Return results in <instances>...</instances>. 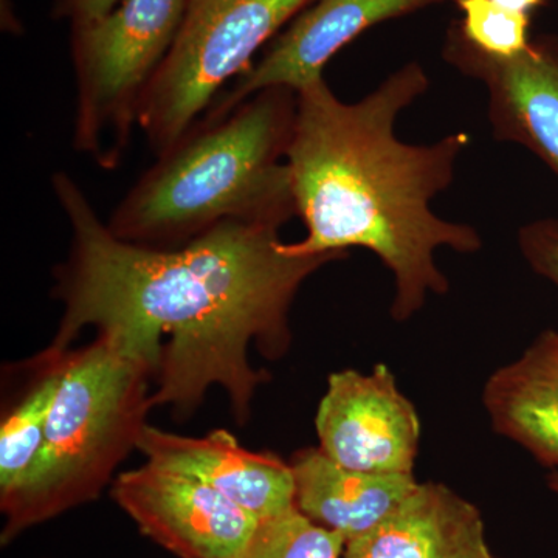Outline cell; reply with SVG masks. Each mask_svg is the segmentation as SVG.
<instances>
[{
	"label": "cell",
	"instance_id": "6da1fadb",
	"mask_svg": "<svg viewBox=\"0 0 558 558\" xmlns=\"http://www.w3.org/2000/svg\"><path fill=\"white\" fill-rule=\"evenodd\" d=\"M51 186L72 244L57 271L64 314L43 355L64 354L81 330L95 326L153 369L159 381L153 407L190 413L219 385L244 424L266 380L250 365V344L281 357L301 286L348 253L293 255L279 227L236 220L180 247L132 244L110 231L69 174L54 172Z\"/></svg>",
	"mask_w": 558,
	"mask_h": 558
},
{
	"label": "cell",
	"instance_id": "7a4b0ae2",
	"mask_svg": "<svg viewBox=\"0 0 558 558\" xmlns=\"http://www.w3.org/2000/svg\"><path fill=\"white\" fill-rule=\"evenodd\" d=\"M418 62L391 73L357 102L341 101L319 78L299 94L288 149L296 216L306 236L286 244L293 255L373 252L395 279L391 317L405 323L429 295H446L450 282L436 264L440 247L458 253L483 248L478 231L440 219L429 202L449 189L468 148V132L433 145H409L396 121L428 90Z\"/></svg>",
	"mask_w": 558,
	"mask_h": 558
},
{
	"label": "cell",
	"instance_id": "3957f363",
	"mask_svg": "<svg viewBox=\"0 0 558 558\" xmlns=\"http://www.w3.org/2000/svg\"><path fill=\"white\" fill-rule=\"evenodd\" d=\"M299 94L269 87L226 119L197 123L128 191L108 227L148 247L189 244L223 222L281 229L296 216L286 156Z\"/></svg>",
	"mask_w": 558,
	"mask_h": 558
},
{
	"label": "cell",
	"instance_id": "277c9868",
	"mask_svg": "<svg viewBox=\"0 0 558 558\" xmlns=\"http://www.w3.org/2000/svg\"><path fill=\"white\" fill-rule=\"evenodd\" d=\"M57 384L38 469L3 509V539L97 498L121 461L137 449L153 409V369L112 337L54 357Z\"/></svg>",
	"mask_w": 558,
	"mask_h": 558
},
{
	"label": "cell",
	"instance_id": "5b68a950",
	"mask_svg": "<svg viewBox=\"0 0 558 558\" xmlns=\"http://www.w3.org/2000/svg\"><path fill=\"white\" fill-rule=\"evenodd\" d=\"M189 0H123L101 20L70 27L76 81L73 145L116 170L138 126L143 97L174 46Z\"/></svg>",
	"mask_w": 558,
	"mask_h": 558
},
{
	"label": "cell",
	"instance_id": "8992f818",
	"mask_svg": "<svg viewBox=\"0 0 558 558\" xmlns=\"http://www.w3.org/2000/svg\"><path fill=\"white\" fill-rule=\"evenodd\" d=\"M312 2L189 0L178 39L140 106L138 128L156 157L185 137L219 90L244 75L256 51Z\"/></svg>",
	"mask_w": 558,
	"mask_h": 558
},
{
	"label": "cell",
	"instance_id": "52a82bcc",
	"mask_svg": "<svg viewBox=\"0 0 558 558\" xmlns=\"http://www.w3.org/2000/svg\"><path fill=\"white\" fill-rule=\"evenodd\" d=\"M315 428L319 449L343 468L377 475H414L421 418L385 363H377L369 373L343 369L330 374Z\"/></svg>",
	"mask_w": 558,
	"mask_h": 558
},
{
	"label": "cell",
	"instance_id": "ba28073f",
	"mask_svg": "<svg viewBox=\"0 0 558 558\" xmlns=\"http://www.w3.org/2000/svg\"><path fill=\"white\" fill-rule=\"evenodd\" d=\"M112 497L180 558H241L260 523L205 481L149 461L117 476Z\"/></svg>",
	"mask_w": 558,
	"mask_h": 558
},
{
	"label": "cell",
	"instance_id": "9c48e42d",
	"mask_svg": "<svg viewBox=\"0 0 558 558\" xmlns=\"http://www.w3.org/2000/svg\"><path fill=\"white\" fill-rule=\"evenodd\" d=\"M444 60L481 81L494 137L532 150L558 175V38L542 36L512 58L484 53L450 28Z\"/></svg>",
	"mask_w": 558,
	"mask_h": 558
},
{
	"label": "cell",
	"instance_id": "30bf717a",
	"mask_svg": "<svg viewBox=\"0 0 558 558\" xmlns=\"http://www.w3.org/2000/svg\"><path fill=\"white\" fill-rule=\"evenodd\" d=\"M442 2L447 0H317L213 102L199 123L226 119L252 95L269 87L299 92L323 78L326 64L368 28Z\"/></svg>",
	"mask_w": 558,
	"mask_h": 558
},
{
	"label": "cell",
	"instance_id": "8fae6325",
	"mask_svg": "<svg viewBox=\"0 0 558 558\" xmlns=\"http://www.w3.org/2000/svg\"><path fill=\"white\" fill-rule=\"evenodd\" d=\"M137 449L154 464L205 481L258 521L296 508L290 462L245 450L226 429L186 438L146 425Z\"/></svg>",
	"mask_w": 558,
	"mask_h": 558
},
{
	"label": "cell",
	"instance_id": "7c38bea8",
	"mask_svg": "<svg viewBox=\"0 0 558 558\" xmlns=\"http://www.w3.org/2000/svg\"><path fill=\"white\" fill-rule=\"evenodd\" d=\"M481 510L444 483H418L388 519L347 543L341 558H488Z\"/></svg>",
	"mask_w": 558,
	"mask_h": 558
},
{
	"label": "cell",
	"instance_id": "4fadbf2b",
	"mask_svg": "<svg viewBox=\"0 0 558 558\" xmlns=\"http://www.w3.org/2000/svg\"><path fill=\"white\" fill-rule=\"evenodd\" d=\"M481 400L497 435L558 470V330L539 333L519 359L495 369Z\"/></svg>",
	"mask_w": 558,
	"mask_h": 558
},
{
	"label": "cell",
	"instance_id": "5bb4252c",
	"mask_svg": "<svg viewBox=\"0 0 558 558\" xmlns=\"http://www.w3.org/2000/svg\"><path fill=\"white\" fill-rule=\"evenodd\" d=\"M290 468L296 509L347 543L388 519L418 486L414 475H377L343 468L319 447L296 451Z\"/></svg>",
	"mask_w": 558,
	"mask_h": 558
},
{
	"label": "cell",
	"instance_id": "9a60e30c",
	"mask_svg": "<svg viewBox=\"0 0 558 558\" xmlns=\"http://www.w3.org/2000/svg\"><path fill=\"white\" fill-rule=\"evenodd\" d=\"M40 374L21 402L10 411L0 432V501L2 510L13 505L31 483L46 447L57 368L50 359H39Z\"/></svg>",
	"mask_w": 558,
	"mask_h": 558
},
{
	"label": "cell",
	"instance_id": "2e32d148",
	"mask_svg": "<svg viewBox=\"0 0 558 558\" xmlns=\"http://www.w3.org/2000/svg\"><path fill=\"white\" fill-rule=\"evenodd\" d=\"M347 539L319 526L293 508L260 521L255 537L241 558H341Z\"/></svg>",
	"mask_w": 558,
	"mask_h": 558
},
{
	"label": "cell",
	"instance_id": "e0dca14e",
	"mask_svg": "<svg viewBox=\"0 0 558 558\" xmlns=\"http://www.w3.org/2000/svg\"><path fill=\"white\" fill-rule=\"evenodd\" d=\"M462 20L457 28L473 47L497 58H512L531 44V14L501 9L492 0H454Z\"/></svg>",
	"mask_w": 558,
	"mask_h": 558
},
{
	"label": "cell",
	"instance_id": "ac0fdd59",
	"mask_svg": "<svg viewBox=\"0 0 558 558\" xmlns=\"http://www.w3.org/2000/svg\"><path fill=\"white\" fill-rule=\"evenodd\" d=\"M519 247L529 267L558 288V219L535 220L521 227Z\"/></svg>",
	"mask_w": 558,
	"mask_h": 558
},
{
	"label": "cell",
	"instance_id": "d6986e66",
	"mask_svg": "<svg viewBox=\"0 0 558 558\" xmlns=\"http://www.w3.org/2000/svg\"><path fill=\"white\" fill-rule=\"evenodd\" d=\"M121 2L123 0H51V16L76 27L101 20Z\"/></svg>",
	"mask_w": 558,
	"mask_h": 558
},
{
	"label": "cell",
	"instance_id": "ffe728a7",
	"mask_svg": "<svg viewBox=\"0 0 558 558\" xmlns=\"http://www.w3.org/2000/svg\"><path fill=\"white\" fill-rule=\"evenodd\" d=\"M492 2L515 13L531 14V11L545 5L548 0H492Z\"/></svg>",
	"mask_w": 558,
	"mask_h": 558
},
{
	"label": "cell",
	"instance_id": "44dd1931",
	"mask_svg": "<svg viewBox=\"0 0 558 558\" xmlns=\"http://www.w3.org/2000/svg\"><path fill=\"white\" fill-rule=\"evenodd\" d=\"M546 484H548L549 490L553 492L554 497H556L558 501V470H553V472L549 473L548 478H546Z\"/></svg>",
	"mask_w": 558,
	"mask_h": 558
},
{
	"label": "cell",
	"instance_id": "7402d4cb",
	"mask_svg": "<svg viewBox=\"0 0 558 558\" xmlns=\"http://www.w3.org/2000/svg\"><path fill=\"white\" fill-rule=\"evenodd\" d=\"M488 558H499V557L495 556V554H494V553H492V554H490V557H488Z\"/></svg>",
	"mask_w": 558,
	"mask_h": 558
}]
</instances>
